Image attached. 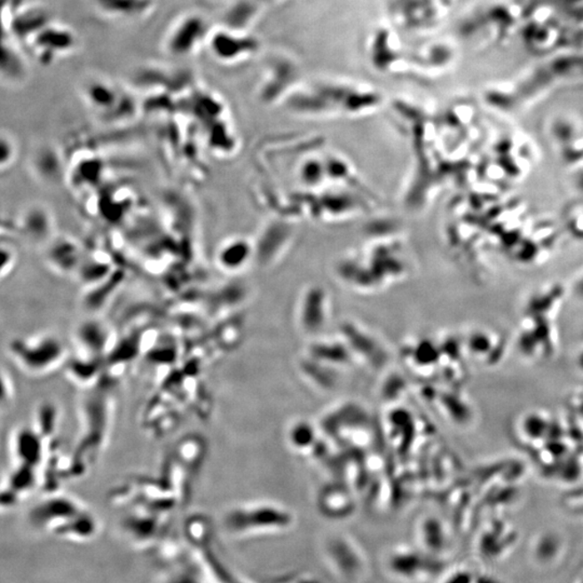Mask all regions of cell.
I'll return each instance as SVG.
<instances>
[{"label":"cell","mask_w":583,"mask_h":583,"mask_svg":"<svg viewBox=\"0 0 583 583\" xmlns=\"http://www.w3.org/2000/svg\"><path fill=\"white\" fill-rule=\"evenodd\" d=\"M10 358L28 376L43 377L64 367L68 360V348L51 333L19 337L8 346Z\"/></svg>","instance_id":"6da1fadb"},{"label":"cell","mask_w":583,"mask_h":583,"mask_svg":"<svg viewBox=\"0 0 583 583\" xmlns=\"http://www.w3.org/2000/svg\"><path fill=\"white\" fill-rule=\"evenodd\" d=\"M97 391L90 393L84 397L82 403V422H83V436L81 438V445H79V452L73 457L71 463V470L75 469V466H81V470L87 469V461H91V458L97 455V453L101 451V447L106 442L107 429L109 425V397L104 389H99L98 386Z\"/></svg>","instance_id":"7a4b0ae2"},{"label":"cell","mask_w":583,"mask_h":583,"mask_svg":"<svg viewBox=\"0 0 583 583\" xmlns=\"http://www.w3.org/2000/svg\"><path fill=\"white\" fill-rule=\"evenodd\" d=\"M292 516L283 508L271 503H248L229 510L224 516V527L237 536L266 534L287 530Z\"/></svg>","instance_id":"3957f363"},{"label":"cell","mask_w":583,"mask_h":583,"mask_svg":"<svg viewBox=\"0 0 583 583\" xmlns=\"http://www.w3.org/2000/svg\"><path fill=\"white\" fill-rule=\"evenodd\" d=\"M207 20L199 13H188L174 23L166 38V50L177 58H186L207 43L209 35Z\"/></svg>","instance_id":"277c9868"},{"label":"cell","mask_w":583,"mask_h":583,"mask_svg":"<svg viewBox=\"0 0 583 583\" xmlns=\"http://www.w3.org/2000/svg\"><path fill=\"white\" fill-rule=\"evenodd\" d=\"M86 507L72 496L49 492L29 512V521L35 527L52 532L79 513L86 511Z\"/></svg>","instance_id":"5b68a950"},{"label":"cell","mask_w":583,"mask_h":583,"mask_svg":"<svg viewBox=\"0 0 583 583\" xmlns=\"http://www.w3.org/2000/svg\"><path fill=\"white\" fill-rule=\"evenodd\" d=\"M29 43L38 61L48 65L71 53L78 41L71 28L51 21L35 34Z\"/></svg>","instance_id":"8992f818"},{"label":"cell","mask_w":583,"mask_h":583,"mask_svg":"<svg viewBox=\"0 0 583 583\" xmlns=\"http://www.w3.org/2000/svg\"><path fill=\"white\" fill-rule=\"evenodd\" d=\"M9 447L13 467L32 468L41 472L48 447L35 428H17L10 437Z\"/></svg>","instance_id":"52a82bcc"},{"label":"cell","mask_w":583,"mask_h":583,"mask_svg":"<svg viewBox=\"0 0 583 583\" xmlns=\"http://www.w3.org/2000/svg\"><path fill=\"white\" fill-rule=\"evenodd\" d=\"M550 133L565 166L571 169L583 162V132L579 124L570 118H556Z\"/></svg>","instance_id":"ba28073f"},{"label":"cell","mask_w":583,"mask_h":583,"mask_svg":"<svg viewBox=\"0 0 583 583\" xmlns=\"http://www.w3.org/2000/svg\"><path fill=\"white\" fill-rule=\"evenodd\" d=\"M385 567L389 575L406 583L421 580L426 568L421 553L406 547H398L389 552Z\"/></svg>","instance_id":"9c48e42d"},{"label":"cell","mask_w":583,"mask_h":583,"mask_svg":"<svg viewBox=\"0 0 583 583\" xmlns=\"http://www.w3.org/2000/svg\"><path fill=\"white\" fill-rule=\"evenodd\" d=\"M207 44L212 56L223 62L236 61L253 51L256 47L252 39L223 29L211 32Z\"/></svg>","instance_id":"30bf717a"},{"label":"cell","mask_w":583,"mask_h":583,"mask_svg":"<svg viewBox=\"0 0 583 583\" xmlns=\"http://www.w3.org/2000/svg\"><path fill=\"white\" fill-rule=\"evenodd\" d=\"M207 453V443L201 437L192 435L177 443L171 455L193 478L199 475Z\"/></svg>","instance_id":"8fae6325"},{"label":"cell","mask_w":583,"mask_h":583,"mask_svg":"<svg viewBox=\"0 0 583 583\" xmlns=\"http://www.w3.org/2000/svg\"><path fill=\"white\" fill-rule=\"evenodd\" d=\"M98 12L112 19L137 20L146 16L158 0H92Z\"/></svg>","instance_id":"7c38bea8"},{"label":"cell","mask_w":583,"mask_h":583,"mask_svg":"<svg viewBox=\"0 0 583 583\" xmlns=\"http://www.w3.org/2000/svg\"><path fill=\"white\" fill-rule=\"evenodd\" d=\"M162 513L146 510L129 516L122 522L123 530L134 541L146 542L156 540L161 534L164 522L161 518Z\"/></svg>","instance_id":"4fadbf2b"},{"label":"cell","mask_w":583,"mask_h":583,"mask_svg":"<svg viewBox=\"0 0 583 583\" xmlns=\"http://www.w3.org/2000/svg\"><path fill=\"white\" fill-rule=\"evenodd\" d=\"M98 528L97 517L87 509L64 523L63 525L54 530L51 534L64 538V540L86 541L97 536Z\"/></svg>","instance_id":"5bb4252c"},{"label":"cell","mask_w":583,"mask_h":583,"mask_svg":"<svg viewBox=\"0 0 583 583\" xmlns=\"http://www.w3.org/2000/svg\"><path fill=\"white\" fill-rule=\"evenodd\" d=\"M251 256V246L243 240L232 241L224 246L219 253V263L224 269H240Z\"/></svg>","instance_id":"9a60e30c"},{"label":"cell","mask_w":583,"mask_h":583,"mask_svg":"<svg viewBox=\"0 0 583 583\" xmlns=\"http://www.w3.org/2000/svg\"><path fill=\"white\" fill-rule=\"evenodd\" d=\"M563 225L571 237L583 240V198L567 204L562 213Z\"/></svg>","instance_id":"2e32d148"},{"label":"cell","mask_w":583,"mask_h":583,"mask_svg":"<svg viewBox=\"0 0 583 583\" xmlns=\"http://www.w3.org/2000/svg\"><path fill=\"white\" fill-rule=\"evenodd\" d=\"M0 153H2V169L4 170V168L12 166L17 154L16 143H14L12 137L4 132L2 134Z\"/></svg>","instance_id":"e0dca14e"},{"label":"cell","mask_w":583,"mask_h":583,"mask_svg":"<svg viewBox=\"0 0 583 583\" xmlns=\"http://www.w3.org/2000/svg\"><path fill=\"white\" fill-rule=\"evenodd\" d=\"M571 182L580 198H583V162L571 168Z\"/></svg>","instance_id":"ac0fdd59"},{"label":"cell","mask_w":583,"mask_h":583,"mask_svg":"<svg viewBox=\"0 0 583 583\" xmlns=\"http://www.w3.org/2000/svg\"><path fill=\"white\" fill-rule=\"evenodd\" d=\"M3 381L7 382V385H4V383H3V386L4 388V398H3V400H4V402L6 401V400H8L10 402V401L12 400L13 393H14V389L12 387V380L10 377H9V380H7L6 374H4L3 372Z\"/></svg>","instance_id":"d6986e66"},{"label":"cell","mask_w":583,"mask_h":583,"mask_svg":"<svg viewBox=\"0 0 583 583\" xmlns=\"http://www.w3.org/2000/svg\"><path fill=\"white\" fill-rule=\"evenodd\" d=\"M575 290L578 293L583 294V272L578 276V279L575 282Z\"/></svg>","instance_id":"ffe728a7"}]
</instances>
